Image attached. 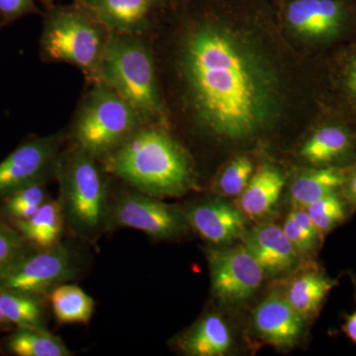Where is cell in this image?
I'll return each mask as SVG.
<instances>
[{"label": "cell", "instance_id": "obj_8", "mask_svg": "<svg viewBox=\"0 0 356 356\" xmlns=\"http://www.w3.org/2000/svg\"><path fill=\"white\" fill-rule=\"evenodd\" d=\"M109 226L139 229L158 240L177 238L191 229L182 209L140 191L117 199L110 207Z\"/></svg>", "mask_w": 356, "mask_h": 356}, {"label": "cell", "instance_id": "obj_22", "mask_svg": "<svg viewBox=\"0 0 356 356\" xmlns=\"http://www.w3.org/2000/svg\"><path fill=\"white\" fill-rule=\"evenodd\" d=\"M64 224L60 202L47 201L29 219L17 221V228L26 242L47 248L60 243Z\"/></svg>", "mask_w": 356, "mask_h": 356}, {"label": "cell", "instance_id": "obj_26", "mask_svg": "<svg viewBox=\"0 0 356 356\" xmlns=\"http://www.w3.org/2000/svg\"><path fill=\"white\" fill-rule=\"evenodd\" d=\"M305 210L320 235L325 238V236L343 225L350 218L351 211L355 209L344 197L343 192L339 191L309 204Z\"/></svg>", "mask_w": 356, "mask_h": 356}, {"label": "cell", "instance_id": "obj_25", "mask_svg": "<svg viewBox=\"0 0 356 356\" xmlns=\"http://www.w3.org/2000/svg\"><path fill=\"white\" fill-rule=\"evenodd\" d=\"M39 296L0 289V310L17 327L46 330L44 309Z\"/></svg>", "mask_w": 356, "mask_h": 356}, {"label": "cell", "instance_id": "obj_33", "mask_svg": "<svg viewBox=\"0 0 356 356\" xmlns=\"http://www.w3.org/2000/svg\"><path fill=\"white\" fill-rule=\"evenodd\" d=\"M343 332L348 339L356 344V309L346 316L343 325Z\"/></svg>", "mask_w": 356, "mask_h": 356}, {"label": "cell", "instance_id": "obj_34", "mask_svg": "<svg viewBox=\"0 0 356 356\" xmlns=\"http://www.w3.org/2000/svg\"><path fill=\"white\" fill-rule=\"evenodd\" d=\"M11 325L8 321L6 320V318L4 317L3 314H2L1 310H0V327H7V325Z\"/></svg>", "mask_w": 356, "mask_h": 356}, {"label": "cell", "instance_id": "obj_13", "mask_svg": "<svg viewBox=\"0 0 356 356\" xmlns=\"http://www.w3.org/2000/svg\"><path fill=\"white\" fill-rule=\"evenodd\" d=\"M322 102L327 111L356 125V40L334 51L325 63Z\"/></svg>", "mask_w": 356, "mask_h": 356}, {"label": "cell", "instance_id": "obj_1", "mask_svg": "<svg viewBox=\"0 0 356 356\" xmlns=\"http://www.w3.org/2000/svg\"><path fill=\"white\" fill-rule=\"evenodd\" d=\"M181 70L199 123L216 137L254 138L280 117L281 67L261 35L228 18H209L187 33Z\"/></svg>", "mask_w": 356, "mask_h": 356}, {"label": "cell", "instance_id": "obj_14", "mask_svg": "<svg viewBox=\"0 0 356 356\" xmlns=\"http://www.w3.org/2000/svg\"><path fill=\"white\" fill-rule=\"evenodd\" d=\"M191 229L213 245H228L248 231L245 215L221 199L191 204L182 209Z\"/></svg>", "mask_w": 356, "mask_h": 356}, {"label": "cell", "instance_id": "obj_24", "mask_svg": "<svg viewBox=\"0 0 356 356\" xmlns=\"http://www.w3.org/2000/svg\"><path fill=\"white\" fill-rule=\"evenodd\" d=\"M50 300L60 324H86L95 311V300L76 285H60L50 293Z\"/></svg>", "mask_w": 356, "mask_h": 356}, {"label": "cell", "instance_id": "obj_2", "mask_svg": "<svg viewBox=\"0 0 356 356\" xmlns=\"http://www.w3.org/2000/svg\"><path fill=\"white\" fill-rule=\"evenodd\" d=\"M107 168L154 197L181 196L195 187L191 159L177 143L158 129L136 131L107 156Z\"/></svg>", "mask_w": 356, "mask_h": 356}, {"label": "cell", "instance_id": "obj_9", "mask_svg": "<svg viewBox=\"0 0 356 356\" xmlns=\"http://www.w3.org/2000/svg\"><path fill=\"white\" fill-rule=\"evenodd\" d=\"M212 291L220 301L236 304L250 299L266 277L245 245L207 248Z\"/></svg>", "mask_w": 356, "mask_h": 356}, {"label": "cell", "instance_id": "obj_30", "mask_svg": "<svg viewBox=\"0 0 356 356\" xmlns=\"http://www.w3.org/2000/svg\"><path fill=\"white\" fill-rule=\"evenodd\" d=\"M29 252L22 235L0 222V275Z\"/></svg>", "mask_w": 356, "mask_h": 356}, {"label": "cell", "instance_id": "obj_17", "mask_svg": "<svg viewBox=\"0 0 356 356\" xmlns=\"http://www.w3.org/2000/svg\"><path fill=\"white\" fill-rule=\"evenodd\" d=\"M284 184V177L280 170L264 166L254 172L247 188L238 196L236 207L248 221L264 222L275 210Z\"/></svg>", "mask_w": 356, "mask_h": 356}, {"label": "cell", "instance_id": "obj_5", "mask_svg": "<svg viewBox=\"0 0 356 356\" xmlns=\"http://www.w3.org/2000/svg\"><path fill=\"white\" fill-rule=\"evenodd\" d=\"M140 121L120 95L105 84H97L77 118V147L95 159L109 156L137 131Z\"/></svg>", "mask_w": 356, "mask_h": 356}, {"label": "cell", "instance_id": "obj_16", "mask_svg": "<svg viewBox=\"0 0 356 356\" xmlns=\"http://www.w3.org/2000/svg\"><path fill=\"white\" fill-rule=\"evenodd\" d=\"M255 332L266 343L278 348H292L301 337L305 321L280 292L270 293L252 314Z\"/></svg>", "mask_w": 356, "mask_h": 356}, {"label": "cell", "instance_id": "obj_27", "mask_svg": "<svg viewBox=\"0 0 356 356\" xmlns=\"http://www.w3.org/2000/svg\"><path fill=\"white\" fill-rule=\"evenodd\" d=\"M282 229L300 255L309 257L316 254L324 241L303 207L292 208Z\"/></svg>", "mask_w": 356, "mask_h": 356}, {"label": "cell", "instance_id": "obj_18", "mask_svg": "<svg viewBox=\"0 0 356 356\" xmlns=\"http://www.w3.org/2000/svg\"><path fill=\"white\" fill-rule=\"evenodd\" d=\"M177 344L187 355L222 356L231 350L233 336L221 316L208 314L178 337Z\"/></svg>", "mask_w": 356, "mask_h": 356}, {"label": "cell", "instance_id": "obj_12", "mask_svg": "<svg viewBox=\"0 0 356 356\" xmlns=\"http://www.w3.org/2000/svg\"><path fill=\"white\" fill-rule=\"evenodd\" d=\"M327 111V110H325ZM327 116L302 147V158L310 165L348 168L356 163V125L339 115Z\"/></svg>", "mask_w": 356, "mask_h": 356}, {"label": "cell", "instance_id": "obj_3", "mask_svg": "<svg viewBox=\"0 0 356 356\" xmlns=\"http://www.w3.org/2000/svg\"><path fill=\"white\" fill-rule=\"evenodd\" d=\"M100 83L120 95L140 121L163 115L156 72L147 47L133 35L117 34L104 44L95 67Z\"/></svg>", "mask_w": 356, "mask_h": 356}, {"label": "cell", "instance_id": "obj_23", "mask_svg": "<svg viewBox=\"0 0 356 356\" xmlns=\"http://www.w3.org/2000/svg\"><path fill=\"white\" fill-rule=\"evenodd\" d=\"M7 351L17 356H70L64 341L47 330L17 327L4 343Z\"/></svg>", "mask_w": 356, "mask_h": 356}, {"label": "cell", "instance_id": "obj_31", "mask_svg": "<svg viewBox=\"0 0 356 356\" xmlns=\"http://www.w3.org/2000/svg\"><path fill=\"white\" fill-rule=\"evenodd\" d=\"M341 192L344 197L348 199V202L356 210V163L348 168L346 182H344Z\"/></svg>", "mask_w": 356, "mask_h": 356}, {"label": "cell", "instance_id": "obj_28", "mask_svg": "<svg viewBox=\"0 0 356 356\" xmlns=\"http://www.w3.org/2000/svg\"><path fill=\"white\" fill-rule=\"evenodd\" d=\"M254 175V163L248 156H238L228 163L218 177L216 191L224 197H238Z\"/></svg>", "mask_w": 356, "mask_h": 356}, {"label": "cell", "instance_id": "obj_29", "mask_svg": "<svg viewBox=\"0 0 356 356\" xmlns=\"http://www.w3.org/2000/svg\"><path fill=\"white\" fill-rule=\"evenodd\" d=\"M44 202L47 193L43 184H34L6 197V210L16 221L29 219Z\"/></svg>", "mask_w": 356, "mask_h": 356}, {"label": "cell", "instance_id": "obj_32", "mask_svg": "<svg viewBox=\"0 0 356 356\" xmlns=\"http://www.w3.org/2000/svg\"><path fill=\"white\" fill-rule=\"evenodd\" d=\"M30 0H0V13L6 16L18 15L27 10Z\"/></svg>", "mask_w": 356, "mask_h": 356}, {"label": "cell", "instance_id": "obj_20", "mask_svg": "<svg viewBox=\"0 0 356 356\" xmlns=\"http://www.w3.org/2000/svg\"><path fill=\"white\" fill-rule=\"evenodd\" d=\"M350 168L314 166L302 173L290 185V203L293 207L305 208L332 192L341 191Z\"/></svg>", "mask_w": 356, "mask_h": 356}, {"label": "cell", "instance_id": "obj_10", "mask_svg": "<svg viewBox=\"0 0 356 356\" xmlns=\"http://www.w3.org/2000/svg\"><path fill=\"white\" fill-rule=\"evenodd\" d=\"M44 50L54 60L95 70L102 53L99 30L79 15L67 13L51 21L44 35Z\"/></svg>", "mask_w": 356, "mask_h": 356}, {"label": "cell", "instance_id": "obj_11", "mask_svg": "<svg viewBox=\"0 0 356 356\" xmlns=\"http://www.w3.org/2000/svg\"><path fill=\"white\" fill-rule=\"evenodd\" d=\"M60 138H38L26 143L0 163V197L44 184L53 170H57Z\"/></svg>", "mask_w": 356, "mask_h": 356}, {"label": "cell", "instance_id": "obj_6", "mask_svg": "<svg viewBox=\"0 0 356 356\" xmlns=\"http://www.w3.org/2000/svg\"><path fill=\"white\" fill-rule=\"evenodd\" d=\"M285 24L303 41L331 48L356 35V0H289Z\"/></svg>", "mask_w": 356, "mask_h": 356}, {"label": "cell", "instance_id": "obj_4", "mask_svg": "<svg viewBox=\"0 0 356 356\" xmlns=\"http://www.w3.org/2000/svg\"><path fill=\"white\" fill-rule=\"evenodd\" d=\"M60 200L65 224L72 233L93 242L108 228L107 184L95 158L79 149L58 159Z\"/></svg>", "mask_w": 356, "mask_h": 356}, {"label": "cell", "instance_id": "obj_15", "mask_svg": "<svg viewBox=\"0 0 356 356\" xmlns=\"http://www.w3.org/2000/svg\"><path fill=\"white\" fill-rule=\"evenodd\" d=\"M241 240L266 275L277 276L289 273L298 264L301 257L285 235L282 227L273 222H259L248 229Z\"/></svg>", "mask_w": 356, "mask_h": 356}, {"label": "cell", "instance_id": "obj_7", "mask_svg": "<svg viewBox=\"0 0 356 356\" xmlns=\"http://www.w3.org/2000/svg\"><path fill=\"white\" fill-rule=\"evenodd\" d=\"M76 257L72 248L58 243L39 252H27L0 275V289L41 296L74 280Z\"/></svg>", "mask_w": 356, "mask_h": 356}, {"label": "cell", "instance_id": "obj_19", "mask_svg": "<svg viewBox=\"0 0 356 356\" xmlns=\"http://www.w3.org/2000/svg\"><path fill=\"white\" fill-rule=\"evenodd\" d=\"M337 284V280L324 271L309 269L290 281L284 297L301 318L309 322L318 315L330 292Z\"/></svg>", "mask_w": 356, "mask_h": 356}, {"label": "cell", "instance_id": "obj_21", "mask_svg": "<svg viewBox=\"0 0 356 356\" xmlns=\"http://www.w3.org/2000/svg\"><path fill=\"white\" fill-rule=\"evenodd\" d=\"M96 18L118 34L139 30L146 20L152 0H88Z\"/></svg>", "mask_w": 356, "mask_h": 356}]
</instances>
